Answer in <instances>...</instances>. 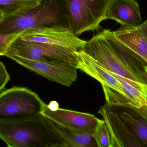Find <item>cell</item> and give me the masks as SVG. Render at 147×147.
<instances>
[{
	"mask_svg": "<svg viewBox=\"0 0 147 147\" xmlns=\"http://www.w3.org/2000/svg\"><path fill=\"white\" fill-rule=\"evenodd\" d=\"M80 49L109 71L147 84L146 64L119 41L110 29L98 32Z\"/></svg>",
	"mask_w": 147,
	"mask_h": 147,
	"instance_id": "1",
	"label": "cell"
},
{
	"mask_svg": "<svg viewBox=\"0 0 147 147\" xmlns=\"http://www.w3.org/2000/svg\"><path fill=\"white\" fill-rule=\"evenodd\" d=\"M0 139L10 147H67L60 134L41 113L0 121Z\"/></svg>",
	"mask_w": 147,
	"mask_h": 147,
	"instance_id": "2",
	"label": "cell"
},
{
	"mask_svg": "<svg viewBox=\"0 0 147 147\" xmlns=\"http://www.w3.org/2000/svg\"><path fill=\"white\" fill-rule=\"evenodd\" d=\"M52 26L70 28L67 0H41L32 9L3 16L0 19V33L22 35L29 29Z\"/></svg>",
	"mask_w": 147,
	"mask_h": 147,
	"instance_id": "3",
	"label": "cell"
},
{
	"mask_svg": "<svg viewBox=\"0 0 147 147\" xmlns=\"http://www.w3.org/2000/svg\"><path fill=\"white\" fill-rule=\"evenodd\" d=\"M45 104L28 88L12 87L0 93V121L38 114Z\"/></svg>",
	"mask_w": 147,
	"mask_h": 147,
	"instance_id": "4",
	"label": "cell"
},
{
	"mask_svg": "<svg viewBox=\"0 0 147 147\" xmlns=\"http://www.w3.org/2000/svg\"><path fill=\"white\" fill-rule=\"evenodd\" d=\"M70 28L77 36L86 31L97 30L106 20L111 0H67Z\"/></svg>",
	"mask_w": 147,
	"mask_h": 147,
	"instance_id": "5",
	"label": "cell"
},
{
	"mask_svg": "<svg viewBox=\"0 0 147 147\" xmlns=\"http://www.w3.org/2000/svg\"><path fill=\"white\" fill-rule=\"evenodd\" d=\"M76 51L59 46L26 41L18 37L12 42L7 53L32 60L68 62L77 66Z\"/></svg>",
	"mask_w": 147,
	"mask_h": 147,
	"instance_id": "6",
	"label": "cell"
},
{
	"mask_svg": "<svg viewBox=\"0 0 147 147\" xmlns=\"http://www.w3.org/2000/svg\"><path fill=\"white\" fill-rule=\"evenodd\" d=\"M5 56L50 81L63 86L70 87L78 77L77 66L68 62L32 60L8 53Z\"/></svg>",
	"mask_w": 147,
	"mask_h": 147,
	"instance_id": "7",
	"label": "cell"
},
{
	"mask_svg": "<svg viewBox=\"0 0 147 147\" xmlns=\"http://www.w3.org/2000/svg\"><path fill=\"white\" fill-rule=\"evenodd\" d=\"M22 40L59 46L77 51L86 41L78 37L69 28L45 26L29 29L19 36Z\"/></svg>",
	"mask_w": 147,
	"mask_h": 147,
	"instance_id": "8",
	"label": "cell"
},
{
	"mask_svg": "<svg viewBox=\"0 0 147 147\" xmlns=\"http://www.w3.org/2000/svg\"><path fill=\"white\" fill-rule=\"evenodd\" d=\"M98 113L102 116L108 128L111 147H142L112 105L106 102Z\"/></svg>",
	"mask_w": 147,
	"mask_h": 147,
	"instance_id": "9",
	"label": "cell"
},
{
	"mask_svg": "<svg viewBox=\"0 0 147 147\" xmlns=\"http://www.w3.org/2000/svg\"><path fill=\"white\" fill-rule=\"evenodd\" d=\"M41 114L51 120L84 133L92 134L101 120L93 115L65 109L55 111L45 104Z\"/></svg>",
	"mask_w": 147,
	"mask_h": 147,
	"instance_id": "10",
	"label": "cell"
},
{
	"mask_svg": "<svg viewBox=\"0 0 147 147\" xmlns=\"http://www.w3.org/2000/svg\"><path fill=\"white\" fill-rule=\"evenodd\" d=\"M77 69L97 80L102 85H105L127 96L121 82L90 56L82 49L76 51Z\"/></svg>",
	"mask_w": 147,
	"mask_h": 147,
	"instance_id": "11",
	"label": "cell"
},
{
	"mask_svg": "<svg viewBox=\"0 0 147 147\" xmlns=\"http://www.w3.org/2000/svg\"><path fill=\"white\" fill-rule=\"evenodd\" d=\"M112 105L142 147H147V106Z\"/></svg>",
	"mask_w": 147,
	"mask_h": 147,
	"instance_id": "12",
	"label": "cell"
},
{
	"mask_svg": "<svg viewBox=\"0 0 147 147\" xmlns=\"http://www.w3.org/2000/svg\"><path fill=\"white\" fill-rule=\"evenodd\" d=\"M108 19L121 26H139L142 22L140 6L135 0H111L106 12Z\"/></svg>",
	"mask_w": 147,
	"mask_h": 147,
	"instance_id": "13",
	"label": "cell"
},
{
	"mask_svg": "<svg viewBox=\"0 0 147 147\" xmlns=\"http://www.w3.org/2000/svg\"><path fill=\"white\" fill-rule=\"evenodd\" d=\"M113 32L119 41L143 60L147 65V39L139 26H121Z\"/></svg>",
	"mask_w": 147,
	"mask_h": 147,
	"instance_id": "14",
	"label": "cell"
},
{
	"mask_svg": "<svg viewBox=\"0 0 147 147\" xmlns=\"http://www.w3.org/2000/svg\"><path fill=\"white\" fill-rule=\"evenodd\" d=\"M47 119L63 137L67 147H97L92 134L81 133L53 120Z\"/></svg>",
	"mask_w": 147,
	"mask_h": 147,
	"instance_id": "15",
	"label": "cell"
},
{
	"mask_svg": "<svg viewBox=\"0 0 147 147\" xmlns=\"http://www.w3.org/2000/svg\"><path fill=\"white\" fill-rule=\"evenodd\" d=\"M110 72L121 82L127 95L132 100L142 106H147V84Z\"/></svg>",
	"mask_w": 147,
	"mask_h": 147,
	"instance_id": "16",
	"label": "cell"
},
{
	"mask_svg": "<svg viewBox=\"0 0 147 147\" xmlns=\"http://www.w3.org/2000/svg\"><path fill=\"white\" fill-rule=\"evenodd\" d=\"M41 0H0V11L3 16L18 14L34 8Z\"/></svg>",
	"mask_w": 147,
	"mask_h": 147,
	"instance_id": "17",
	"label": "cell"
},
{
	"mask_svg": "<svg viewBox=\"0 0 147 147\" xmlns=\"http://www.w3.org/2000/svg\"><path fill=\"white\" fill-rule=\"evenodd\" d=\"M106 102L111 105L140 108V104L123 94L105 85H102Z\"/></svg>",
	"mask_w": 147,
	"mask_h": 147,
	"instance_id": "18",
	"label": "cell"
},
{
	"mask_svg": "<svg viewBox=\"0 0 147 147\" xmlns=\"http://www.w3.org/2000/svg\"><path fill=\"white\" fill-rule=\"evenodd\" d=\"M92 136L98 147H111L110 136L106 123L101 120L92 133Z\"/></svg>",
	"mask_w": 147,
	"mask_h": 147,
	"instance_id": "19",
	"label": "cell"
},
{
	"mask_svg": "<svg viewBox=\"0 0 147 147\" xmlns=\"http://www.w3.org/2000/svg\"><path fill=\"white\" fill-rule=\"evenodd\" d=\"M21 35L20 34L6 35L0 33V56H5L12 42Z\"/></svg>",
	"mask_w": 147,
	"mask_h": 147,
	"instance_id": "20",
	"label": "cell"
},
{
	"mask_svg": "<svg viewBox=\"0 0 147 147\" xmlns=\"http://www.w3.org/2000/svg\"><path fill=\"white\" fill-rule=\"evenodd\" d=\"M9 80L10 77L5 65L0 61V91L4 89Z\"/></svg>",
	"mask_w": 147,
	"mask_h": 147,
	"instance_id": "21",
	"label": "cell"
},
{
	"mask_svg": "<svg viewBox=\"0 0 147 147\" xmlns=\"http://www.w3.org/2000/svg\"><path fill=\"white\" fill-rule=\"evenodd\" d=\"M139 27L143 35L147 39V20L142 24L139 25Z\"/></svg>",
	"mask_w": 147,
	"mask_h": 147,
	"instance_id": "22",
	"label": "cell"
},
{
	"mask_svg": "<svg viewBox=\"0 0 147 147\" xmlns=\"http://www.w3.org/2000/svg\"><path fill=\"white\" fill-rule=\"evenodd\" d=\"M48 107L50 110L53 111H55L59 108V104L56 101L51 102L49 105H48Z\"/></svg>",
	"mask_w": 147,
	"mask_h": 147,
	"instance_id": "23",
	"label": "cell"
},
{
	"mask_svg": "<svg viewBox=\"0 0 147 147\" xmlns=\"http://www.w3.org/2000/svg\"><path fill=\"white\" fill-rule=\"evenodd\" d=\"M3 16V14L0 11V19L1 18H2Z\"/></svg>",
	"mask_w": 147,
	"mask_h": 147,
	"instance_id": "24",
	"label": "cell"
},
{
	"mask_svg": "<svg viewBox=\"0 0 147 147\" xmlns=\"http://www.w3.org/2000/svg\"><path fill=\"white\" fill-rule=\"evenodd\" d=\"M146 72L147 74V66H146Z\"/></svg>",
	"mask_w": 147,
	"mask_h": 147,
	"instance_id": "25",
	"label": "cell"
}]
</instances>
